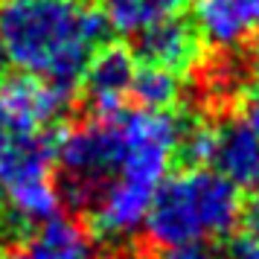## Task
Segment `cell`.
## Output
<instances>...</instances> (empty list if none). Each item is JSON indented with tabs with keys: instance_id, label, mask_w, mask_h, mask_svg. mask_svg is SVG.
<instances>
[{
	"instance_id": "obj_1",
	"label": "cell",
	"mask_w": 259,
	"mask_h": 259,
	"mask_svg": "<svg viewBox=\"0 0 259 259\" xmlns=\"http://www.w3.org/2000/svg\"><path fill=\"white\" fill-rule=\"evenodd\" d=\"M102 32L99 12L79 0H6L0 9L3 61L59 84L79 82Z\"/></svg>"
},
{
	"instance_id": "obj_2",
	"label": "cell",
	"mask_w": 259,
	"mask_h": 259,
	"mask_svg": "<svg viewBox=\"0 0 259 259\" xmlns=\"http://www.w3.org/2000/svg\"><path fill=\"white\" fill-rule=\"evenodd\" d=\"M242 219V189L210 166H189L157 187L143 230L160 247H207L230 236Z\"/></svg>"
},
{
	"instance_id": "obj_3",
	"label": "cell",
	"mask_w": 259,
	"mask_h": 259,
	"mask_svg": "<svg viewBox=\"0 0 259 259\" xmlns=\"http://www.w3.org/2000/svg\"><path fill=\"white\" fill-rule=\"evenodd\" d=\"M117 119L96 117L70 125L53 140L56 166L67 175L76 198L84 201L117 169Z\"/></svg>"
},
{
	"instance_id": "obj_4",
	"label": "cell",
	"mask_w": 259,
	"mask_h": 259,
	"mask_svg": "<svg viewBox=\"0 0 259 259\" xmlns=\"http://www.w3.org/2000/svg\"><path fill=\"white\" fill-rule=\"evenodd\" d=\"M70 108L67 84L32 73H15L0 82V128L44 134Z\"/></svg>"
},
{
	"instance_id": "obj_5",
	"label": "cell",
	"mask_w": 259,
	"mask_h": 259,
	"mask_svg": "<svg viewBox=\"0 0 259 259\" xmlns=\"http://www.w3.org/2000/svg\"><path fill=\"white\" fill-rule=\"evenodd\" d=\"M154 189L128 184L122 178H108L84 198L91 233L105 245H128L143 230Z\"/></svg>"
},
{
	"instance_id": "obj_6",
	"label": "cell",
	"mask_w": 259,
	"mask_h": 259,
	"mask_svg": "<svg viewBox=\"0 0 259 259\" xmlns=\"http://www.w3.org/2000/svg\"><path fill=\"white\" fill-rule=\"evenodd\" d=\"M137 59L125 44H99L88 59L79 84L94 117H117L131 96Z\"/></svg>"
},
{
	"instance_id": "obj_7",
	"label": "cell",
	"mask_w": 259,
	"mask_h": 259,
	"mask_svg": "<svg viewBox=\"0 0 259 259\" xmlns=\"http://www.w3.org/2000/svg\"><path fill=\"white\" fill-rule=\"evenodd\" d=\"M192 26L212 50H242L259 32V0H195Z\"/></svg>"
},
{
	"instance_id": "obj_8",
	"label": "cell",
	"mask_w": 259,
	"mask_h": 259,
	"mask_svg": "<svg viewBox=\"0 0 259 259\" xmlns=\"http://www.w3.org/2000/svg\"><path fill=\"white\" fill-rule=\"evenodd\" d=\"M210 166L239 189L259 181V131L242 119L215 122V146Z\"/></svg>"
},
{
	"instance_id": "obj_9",
	"label": "cell",
	"mask_w": 259,
	"mask_h": 259,
	"mask_svg": "<svg viewBox=\"0 0 259 259\" xmlns=\"http://www.w3.org/2000/svg\"><path fill=\"white\" fill-rule=\"evenodd\" d=\"M137 50H140V61L154 64V67H166V70L187 76L195 64L201 61V50L204 41L195 32V26L181 21V18H169L160 21L157 26L146 29L137 35Z\"/></svg>"
},
{
	"instance_id": "obj_10",
	"label": "cell",
	"mask_w": 259,
	"mask_h": 259,
	"mask_svg": "<svg viewBox=\"0 0 259 259\" xmlns=\"http://www.w3.org/2000/svg\"><path fill=\"white\" fill-rule=\"evenodd\" d=\"M0 259H94V245L88 230L70 219L35 227V233L18 245L0 250Z\"/></svg>"
},
{
	"instance_id": "obj_11",
	"label": "cell",
	"mask_w": 259,
	"mask_h": 259,
	"mask_svg": "<svg viewBox=\"0 0 259 259\" xmlns=\"http://www.w3.org/2000/svg\"><path fill=\"white\" fill-rule=\"evenodd\" d=\"M187 0H96V12L119 35H143L160 21L178 18Z\"/></svg>"
},
{
	"instance_id": "obj_12",
	"label": "cell",
	"mask_w": 259,
	"mask_h": 259,
	"mask_svg": "<svg viewBox=\"0 0 259 259\" xmlns=\"http://www.w3.org/2000/svg\"><path fill=\"white\" fill-rule=\"evenodd\" d=\"M131 96L149 111H172L184 99V76L166 70V67H154V64L137 61Z\"/></svg>"
},
{
	"instance_id": "obj_13",
	"label": "cell",
	"mask_w": 259,
	"mask_h": 259,
	"mask_svg": "<svg viewBox=\"0 0 259 259\" xmlns=\"http://www.w3.org/2000/svg\"><path fill=\"white\" fill-rule=\"evenodd\" d=\"M212 146H215V122H207V119L184 122L178 154H184L189 166H210Z\"/></svg>"
},
{
	"instance_id": "obj_14",
	"label": "cell",
	"mask_w": 259,
	"mask_h": 259,
	"mask_svg": "<svg viewBox=\"0 0 259 259\" xmlns=\"http://www.w3.org/2000/svg\"><path fill=\"white\" fill-rule=\"evenodd\" d=\"M242 102H245V119L259 131V59H256V64H253V70H250V79H247V84H245Z\"/></svg>"
},
{
	"instance_id": "obj_15",
	"label": "cell",
	"mask_w": 259,
	"mask_h": 259,
	"mask_svg": "<svg viewBox=\"0 0 259 259\" xmlns=\"http://www.w3.org/2000/svg\"><path fill=\"white\" fill-rule=\"evenodd\" d=\"M242 242L259 247V181L253 184V198H250V210H247V222H245V236Z\"/></svg>"
},
{
	"instance_id": "obj_16",
	"label": "cell",
	"mask_w": 259,
	"mask_h": 259,
	"mask_svg": "<svg viewBox=\"0 0 259 259\" xmlns=\"http://www.w3.org/2000/svg\"><path fill=\"white\" fill-rule=\"evenodd\" d=\"M154 259H219V256L210 247L198 245V247H163Z\"/></svg>"
},
{
	"instance_id": "obj_17",
	"label": "cell",
	"mask_w": 259,
	"mask_h": 259,
	"mask_svg": "<svg viewBox=\"0 0 259 259\" xmlns=\"http://www.w3.org/2000/svg\"><path fill=\"white\" fill-rule=\"evenodd\" d=\"M233 259H259V247L247 245V242H242V239H239V245H236Z\"/></svg>"
},
{
	"instance_id": "obj_18",
	"label": "cell",
	"mask_w": 259,
	"mask_h": 259,
	"mask_svg": "<svg viewBox=\"0 0 259 259\" xmlns=\"http://www.w3.org/2000/svg\"><path fill=\"white\" fill-rule=\"evenodd\" d=\"M0 204H3V189H0Z\"/></svg>"
},
{
	"instance_id": "obj_19",
	"label": "cell",
	"mask_w": 259,
	"mask_h": 259,
	"mask_svg": "<svg viewBox=\"0 0 259 259\" xmlns=\"http://www.w3.org/2000/svg\"><path fill=\"white\" fill-rule=\"evenodd\" d=\"M0 70H3V56H0Z\"/></svg>"
}]
</instances>
